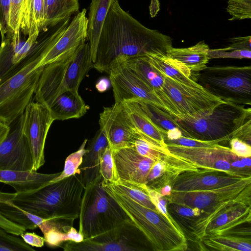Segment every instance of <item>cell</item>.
<instances>
[{
    "instance_id": "47",
    "label": "cell",
    "mask_w": 251,
    "mask_h": 251,
    "mask_svg": "<svg viewBox=\"0 0 251 251\" xmlns=\"http://www.w3.org/2000/svg\"><path fill=\"white\" fill-rule=\"evenodd\" d=\"M230 150L236 155L241 157L251 156V145L242 140L234 138L230 141Z\"/></svg>"
},
{
    "instance_id": "39",
    "label": "cell",
    "mask_w": 251,
    "mask_h": 251,
    "mask_svg": "<svg viewBox=\"0 0 251 251\" xmlns=\"http://www.w3.org/2000/svg\"><path fill=\"white\" fill-rule=\"evenodd\" d=\"M100 173L105 181L110 183H115L120 178L109 146L105 149L100 157Z\"/></svg>"
},
{
    "instance_id": "36",
    "label": "cell",
    "mask_w": 251,
    "mask_h": 251,
    "mask_svg": "<svg viewBox=\"0 0 251 251\" xmlns=\"http://www.w3.org/2000/svg\"><path fill=\"white\" fill-rule=\"evenodd\" d=\"M111 183L116 188L137 202L148 208L159 212L143 188V184L125 180L120 178L115 183Z\"/></svg>"
},
{
    "instance_id": "18",
    "label": "cell",
    "mask_w": 251,
    "mask_h": 251,
    "mask_svg": "<svg viewBox=\"0 0 251 251\" xmlns=\"http://www.w3.org/2000/svg\"><path fill=\"white\" fill-rule=\"evenodd\" d=\"M244 178L245 177L236 176L225 171L200 169L180 173L170 185L172 192L206 191L233 184Z\"/></svg>"
},
{
    "instance_id": "15",
    "label": "cell",
    "mask_w": 251,
    "mask_h": 251,
    "mask_svg": "<svg viewBox=\"0 0 251 251\" xmlns=\"http://www.w3.org/2000/svg\"><path fill=\"white\" fill-rule=\"evenodd\" d=\"M166 145L171 153L194 163L200 169L225 171L240 177L232 167L234 163L240 157L232 152L228 147L220 144L212 147Z\"/></svg>"
},
{
    "instance_id": "43",
    "label": "cell",
    "mask_w": 251,
    "mask_h": 251,
    "mask_svg": "<svg viewBox=\"0 0 251 251\" xmlns=\"http://www.w3.org/2000/svg\"><path fill=\"white\" fill-rule=\"evenodd\" d=\"M24 0H10L8 33L21 30V18Z\"/></svg>"
},
{
    "instance_id": "49",
    "label": "cell",
    "mask_w": 251,
    "mask_h": 251,
    "mask_svg": "<svg viewBox=\"0 0 251 251\" xmlns=\"http://www.w3.org/2000/svg\"><path fill=\"white\" fill-rule=\"evenodd\" d=\"M20 236L25 243L31 247L41 248L44 245V237L38 235L35 232L25 231Z\"/></svg>"
},
{
    "instance_id": "53",
    "label": "cell",
    "mask_w": 251,
    "mask_h": 251,
    "mask_svg": "<svg viewBox=\"0 0 251 251\" xmlns=\"http://www.w3.org/2000/svg\"><path fill=\"white\" fill-rule=\"evenodd\" d=\"M1 1V0H0V7Z\"/></svg>"
},
{
    "instance_id": "17",
    "label": "cell",
    "mask_w": 251,
    "mask_h": 251,
    "mask_svg": "<svg viewBox=\"0 0 251 251\" xmlns=\"http://www.w3.org/2000/svg\"><path fill=\"white\" fill-rule=\"evenodd\" d=\"M21 30L6 35L0 46V84L18 72L30 59L39 34L21 38Z\"/></svg>"
},
{
    "instance_id": "51",
    "label": "cell",
    "mask_w": 251,
    "mask_h": 251,
    "mask_svg": "<svg viewBox=\"0 0 251 251\" xmlns=\"http://www.w3.org/2000/svg\"><path fill=\"white\" fill-rule=\"evenodd\" d=\"M109 87V81L107 79L102 78L100 79L96 85V89L100 92L106 91Z\"/></svg>"
},
{
    "instance_id": "45",
    "label": "cell",
    "mask_w": 251,
    "mask_h": 251,
    "mask_svg": "<svg viewBox=\"0 0 251 251\" xmlns=\"http://www.w3.org/2000/svg\"><path fill=\"white\" fill-rule=\"evenodd\" d=\"M165 143L166 145H175L187 147H212L219 144L214 142L198 140L184 136L174 140H165Z\"/></svg>"
},
{
    "instance_id": "16",
    "label": "cell",
    "mask_w": 251,
    "mask_h": 251,
    "mask_svg": "<svg viewBox=\"0 0 251 251\" xmlns=\"http://www.w3.org/2000/svg\"><path fill=\"white\" fill-rule=\"evenodd\" d=\"M23 114L10 125V131L0 144V170L33 172L32 156L23 130Z\"/></svg>"
},
{
    "instance_id": "38",
    "label": "cell",
    "mask_w": 251,
    "mask_h": 251,
    "mask_svg": "<svg viewBox=\"0 0 251 251\" xmlns=\"http://www.w3.org/2000/svg\"><path fill=\"white\" fill-rule=\"evenodd\" d=\"M32 251L35 250L19 236L9 233L0 227V251Z\"/></svg>"
},
{
    "instance_id": "27",
    "label": "cell",
    "mask_w": 251,
    "mask_h": 251,
    "mask_svg": "<svg viewBox=\"0 0 251 251\" xmlns=\"http://www.w3.org/2000/svg\"><path fill=\"white\" fill-rule=\"evenodd\" d=\"M109 146L104 133L100 129L87 148L83 161L79 169L82 173L85 186L92 182L100 173V157L105 149Z\"/></svg>"
},
{
    "instance_id": "42",
    "label": "cell",
    "mask_w": 251,
    "mask_h": 251,
    "mask_svg": "<svg viewBox=\"0 0 251 251\" xmlns=\"http://www.w3.org/2000/svg\"><path fill=\"white\" fill-rule=\"evenodd\" d=\"M208 54L209 59L226 58L250 59L251 57V50H241L228 44V46L225 48L209 49Z\"/></svg>"
},
{
    "instance_id": "41",
    "label": "cell",
    "mask_w": 251,
    "mask_h": 251,
    "mask_svg": "<svg viewBox=\"0 0 251 251\" xmlns=\"http://www.w3.org/2000/svg\"><path fill=\"white\" fill-rule=\"evenodd\" d=\"M143 187L158 211L163 215L179 231H183L179 225L167 211V205L168 201L167 197L162 196L157 191L149 187L146 184H143Z\"/></svg>"
},
{
    "instance_id": "32",
    "label": "cell",
    "mask_w": 251,
    "mask_h": 251,
    "mask_svg": "<svg viewBox=\"0 0 251 251\" xmlns=\"http://www.w3.org/2000/svg\"><path fill=\"white\" fill-rule=\"evenodd\" d=\"M12 193L0 192V213L6 219L26 229H35L45 219L28 213L16 206Z\"/></svg>"
},
{
    "instance_id": "22",
    "label": "cell",
    "mask_w": 251,
    "mask_h": 251,
    "mask_svg": "<svg viewBox=\"0 0 251 251\" xmlns=\"http://www.w3.org/2000/svg\"><path fill=\"white\" fill-rule=\"evenodd\" d=\"M75 220L66 218L45 219L38 227L44 235L45 243L50 247H60L68 241L80 242L83 235L73 226Z\"/></svg>"
},
{
    "instance_id": "3",
    "label": "cell",
    "mask_w": 251,
    "mask_h": 251,
    "mask_svg": "<svg viewBox=\"0 0 251 251\" xmlns=\"http://www.w3.org/2000/svg\"><path fill=\"white\" fill-rule=\"evenodd\" d=\"M189 138L219 144L237 138L251 145V109L225 101L206 116L176 120Z\"/></svg>"
},
{
    "instance_id": "2",
    "label": "cell",
    "mask_w": 251,
    "mask_h": 251,
    "mask_svg": "<svg viewBox=\"0 0 251 251\" xmlns=\"http://www.w3.org/2000/svg\"><path fill=\"white\" fill-rule=\"evenodd\" d=\"M85 187L78 169L74 175L37 190L12 193V201L21 209L42 218L75 220L79 217Z\"/></svg>"
},
{
    "instance_id": "33",
    "label": "cell",
    "mask_w": 251,
    "mask_h": 251,
    "mask_svg": "<svg viewBox=\"0 0 251 251\" xmlns=\"http://www.w3.org/2000/svg\"><path fill=\"white\" fill-rule=\"evenodd\" d=\"M136 128L143 134L156 141L164 148L165 135L151 120L138 103L133 100L122 102Z\"/></svg>"
},
{
    "instance_id": "4",
    "label": "cell",
    "mask_w": 251,
    "mask_h": 251,
    "mask_svg": "<svg viewBox=\"0 0 251 251\" xmlns=\"http://www.w3.org/2000/svg\"><path fill=\"white\" fill-rule=\"evenodd\" d=\"M102 186L156 251H184L188 248L183 231L176 228L161 213L148 208L103 179Z\"/></svg>"
},
{
    "instance_id": "24",
    "label": "cell",
    "mask_w": 251,
    "mask_h": 251,
    "mask_svg": "<svg viewBox=\"0 0 251 251\" xmlns=\"http://www.w3.org/2000/svg\"><path fill=\"white\" fill-rule=\"evenodd\" d=\"M93 66L90 45L85 42L75 51L68 65L64 79V91H78L81 81Z\"/></svg>"
},
{
    "instance_id": "28",
    "label": "cell",
    "mask_w": 251,
    "mask_h": 251,
    "mask_svg": "<svg viewBox=\"0 0 251 251\" xmlns=\"http://www.w3.org/2000/svg\"><path fill=\"white\" fill-rule=\"evenodd\" d=\"M129 100H133L138 103L152 122L165 134V140H174L181 136L189 137L175 118L167 112L141 99Z\"/></svg>"
},
{
    "instance_id": "35",
    "label": "cell",
    "mask_w": 251,
    "mask_h": 251,
    "mask_svg": "<svg viewBox=\"0 0 251 251\" xmlns=\"http://www.w3.org/2000/svg\"><path fill=\"white\" fill-rule=\"evenodd\" d=\"M207 246L221 251H251L250 237L229 235H213L204 237L202 240Z\"/></svg>"
},
{
    "instance_id": "25",
    "label": "cell",
    "mask_w": 251,
    "mask_h": 251,
    "mask_svg": "<svg viewBox=\"0 0 251 251\" xmlns=\"http://www.w3.org/2000/svg\"><path fill=\"white\" fill-rule=\"evenodd\" d=\"M87 105L78 91L67 90L60 94L49 108L54 120L79 118L87 111Z\"/></svg>"
},
{
    "instance_id": "11",
    "label": "cell",
    "mask_w": 251,
    "mask_h": 251,
    "mask_svg": "<svg viewBox=\"0 0 251 251\" xmlns=\"http://www.w3.org/2000/svg\"><path fill=\"white\" fill-rule=\"evenodd\" d=\"M251 176L233 184L213 190L186 192H172L166 197L168 203L198 208L203 214L230 200L241 201L251 205Z\"/></svg>"
},
{
    "instance_id": "9",
    "label": "cell",
    "mask_w": 251,
    "mask_h": 251,
    "mask_svg": "<svg viewBox=\"0 0 251 251\" xmlns=\"http://www.w3.org/2000/svg\"><path fill=\"white\" fill-rule=\"evenodd\" d=\"M251 221V205L241 201L230 200L203 214L189 227L196 239L202 241L205 237L223 235Z\"/></svg>"
},
{
    "instance_id": "10",
    "label": "cell",
    "mask_w": 251,
    "mask_h": 251,
    "mask_svg": "<svg viewBox=\"0 0 251 251\" xmlns=\"http://www.w3.org/2000/svg\"><path fill=\"white\" fill-rule=\"evenodd\" d=\"M141 231L128 219L120 225L80 242L68 241L60 246L65 251H144Z\"/></svg>"
},
{
    "instance_id": "20",
    "label": "cell",
    "mask_w": 251,
    "mask_h": 251,
    "mask_svg": "<svg viewBox=\"0 0 251 251\" xmlns=\"http://www.w3.org/2000/svg\"><path fill=\"white\" fill-rule=\"evenodd\" d=\"M111 151L120 179L146 184L148 174L155 161L139 154L134 147Z\"/></svg>"
},
{
    "instance_id": "8",
    "label": "cell",
    "mask_w": 251,
    "mask_h": 251,
    "mask_svg": "<svg viewBox=\"0 0 251 251\" xmlns=\"http://www.w3.org/2000/svg\"><path fill=\"white\" fill-rule=\"evenodd\" d=\"M164 88L182 115V120H193L210 115L216 106L225 102L197 82L182 83L165 75Z\"/></svg>"
},
{
    "instance_id": "1",
    "label": "cell",
    "mask_w": 251,
    "mask_h": 251,
    "mask_svg": "<svg viewBox=\"0 0 251 251\" xmlns=\"http://www.w3.org/2000/svg\"><path fill=\"white\" fill-rule=\"evenodd\" d=\"M172 47L169 35L145 26L114 0L102 26L93 67L109 74L130 58L167 54Z\"/></svg>"
},
{
    "instance_id": "50",
    "label": "cell",
    "mask_w": 251,
    "mask_h": 251,
    "mask_svg": "<svg viewBox=\"0 0 251 251\" xmlns=\"http://www.w3.org/2000/svg\"><path fill=\"white\" fill-rule=\"evenodd\" d=\"M10 130V126L0 119V144L5 139Z\"/></svg>"
},
{
    "instance_id": "6",
    "label": "cell",
    "mask_w": 251,
    "mask_h": 251,
    "mask_svg": "<svg viewBox=\"0 0 251 251\" xmlns=\"http://www.w3.org/2000/svg\"><path fill=\"white\" fill-rule=\"evenodd\" d=\"M42 57L36 43L28 62L0 84V119L9 125L23 113L31 101L44 67L39 66Z\"/></svg>"
},
{
    "instance_id": "52",
    "label": "cell",
    "mask_w": 251,
    "mask_h": 251,
    "mask_svg": "<svg viewBox=\"0 0 251 251\" xmlns=\"http://www.w3.org/2000/svg\"><path fill=\"white\" fill-rule=\"evenodd\" d=\"M163 196L168 197L170 196L172 192V188L170 184H166L163 186L158 191Z\"/></svg>"
},
{
    "instance_id": "31",
    "label": "cell",
    "mask_w": 251,
    "mask_h": 251,
    "mask_svg": "<svg viewBox=\"0 0 251 251\" xmlns=\"http://www.w3.org/2000/svg\"><path fill=\"white\" fill-rule=\"evenodd\" d=\"M146 56L151 64L165 75L182 83L196 82L192 79L190 70L183 63L170 57L168 54H149Z\"/></svg>"
},
{
    "instance_id": "19",
    "label": "cell",
    "mask_w": 251,
    "mask_h": 251,
    "mask_svg": "<svg viewBox=\"0 0 251 251\" xmlns=\"http://www.w3.org/2000/svg\"><path fill=\"white\" fill-rule=\"evenodd\" d=\"M75 51L68 53L44 67L34 94L36 101L49 108L54 100L64 91L65 74Z\"/></svg>"
},
{
    "instance_id": "40",
    "label": "cell",
    "mask_w": 251,
    "mask_h": 251,
    "mask_svg": "<svg viewBox=\"0 0 251 251\" xmlns=\"http://www.w3.org/2000/svg\"><path fill=\"white\" fill-rule=\"evenodd\" d=\"M226 11L231 17L229 21L250 19L251 18V0H228Z\"/></svg>"
},
{
    "instance_id": "12",
    "label": "cell",
    "mask_w": 251,
    "mask_h": 251,
    "mask_svg": "<svg viewBox=\"0 0 251 251\" xmlns=\"http://www.w3.org/2000/svg\"><path fill=\"white\" fill-rule=\"evenodd\" d=\"M53 121L49 108L37 101H31L23 112V130L32 156L33 172L45 163V142Z\"/></svg>"
},
{
    "instance_id": "7",
    "label": "cell",
    "mask_w": 251,
    "mask_h": 251,
    "mask_svg": "<svg viewBox=\"0 0 251 251\" xmlns=\"http://www.w3.org/2000/svg\"><path fill=\"white\" fill-rule=\"evenodd\" d=\"M192 78L221 100L251 104V67L212 66L192 74Z\"/></svg>"
},
{
    "instance_id": "46",
    "label": "cell",
    "mask_w": 251,
    "mask_h": 251,
    "mask_svg": "<svg viewBox=\"0 0 251 251\" xmlns=\"http://www.w3.org/2000/svg\"><path fill=\"white\" fill-rule=\"evenodd\" d=\"M9 5L10 0H1L0 7V33L1 40L5 38L9 31Z\"/></svg>"
},
{
    "instance_id": "23",
    "label": "cell",
    "mask_w": 251,
    "mask_h": 251,
    "mask_svg": "<svg viewBox=\"0 0 251 251\" xmlns=\"http://www.w3.org/2000/svg\"><path fill=\"white\" fill-rule=\"evenodd\" d=\"M60 173L46 174L37 172L0 170V182L12 187L16 193H24L46 186Z\"/></svg>"
},
{
    "instance_id": "37",
    "label": "cell",
    "mask_w": 251,
    "mask_h": 251,
    "mask_svg": "<svg viewBox=\"0 0 251 251\" xmlns=\"http://www.w3.org/2000/svg\"><path fill=\"white\" fill-rule=\"evenodd\" d=\"M87 142V140L85 139L78 150L66 158L63 171L59 176L51 180L50 183L57 182L76 173L82 163L84 155L88 151L85 148Z\"/></svg>"
},
{
    "instance_id": "48",
    "label": "cell",
    "mask_w": 251,
    "mask_h": 251,
    "mask_svg": "<svg viewBox=\"0 0 251 251\" xmlns=\"http://www.w3.org/2000/svg\"><path fill=\"white\" fill-rule=\"evenodd\" d=\"M0 227L9 233L17 236H20L26 230L23 226L10 221L4 217L0 213Z\"/></svg>"
},
{
    "instance_id": "5",
    "label": "cell",
    "mask_w": 251,
    "mask_h": 251,
    "mask_svg": "<svg viewBox=\"0 0 251 251\" xmlns=\"http://www.w3.org/2000/svg\"><path fill=\"white\" fill-rule=\"evenodd\" d=\"M100 175L85 186L79 214V230L84 239L95 237L128 218L102 186Z\"/></svg>"
},
{
    "instance_id": "13",
    "label": "cell",
    "mask_w": 251,
    "mask_h": 251,
    "mask_svg": "<svg viewBox=\"0 0 251 251\" xmlns=\"http://www.w3.org/2000/svg\"><path fill=\"white\" fill-rule=\"evenodd\" d=\"M109 74L115 103L139 99L169 113L153 89L124 63L113 68Z\"/></svg>"
},
{
    "instance_id": "29",
    "label": "cell",
    "mask_w": 251,
    "mask_h": 251,
    "mask_svg": "<svg viewBox=\"0 0 251 251\" xmlns=\"http://www.w3.org/2000/svg\"><path fill=\"white\" fill-rule=\"evenodd\" d=\"M209 46L204 40L199 42L193 46L176 48L172 47L168 51L170 57L183 63L195 74L203 70L209 61Z\"/></svg>"
},
{
    "instance_id": "14",
    "label": "cell",
    "mask_w": 251,
    "mask_h": 251,
    "mask_svg": "<svg viewBox=\"0 0 251 251\" xmlns=\"http://www.w3.org/2000/svg\"><path fill=\"white\" fill-rule=\"evenodd\" d=\"M99 125L111 150L133 147L137 129L122 102L104 107Z\"/></svg>"
},
{
    "instance_id": "34",
    "label": "cell",
    "mask_w": 251,
    "mask_h": 251,
    "mask_svg": "<svg viewBox=\"0 0 251 251\" xmlns=\"http://www.w3.org/2000/svg\"><path fill=\"white\" fill-rule=\"evenodd\" d=\"M44 1L46 16L45 30L79 11L78 0H44Z\"/></svg>"
},
{
    "instance_id": "21",
    "label": "cell",
    "mask_w": 251,
    "mask_h": 251,
    "mask_svg": "<svg viewBox=\"0 0 251 251\" xmlns=\"http://www.w3.org/2000/svg\"><path fill=\"white\" fill-rule=\"evenodd\" d=\"M151 86L176 120L183 117L164 88L165 75L153 66L146 55L133 57L124 63Z\"/></svg>"
},
{
    "instance_id": "26",
    "label": "cell",
    "mask_w": 251,
    "mask_h": 251,
    "mask_svg": "<svg viewBox=\"0 0 251 251\" xmlns=\"http://www.w3.org/2000/svg\"><path fill=\"white\" fill-rule=\"evenodd\" d=\"M114 0H92L87 23L86 40L90 45L91 57L95 62L97 47L102 26Z\"/></svg>"
},
{
    "instance_id": "44",
    "label": "cell",
    "mask_w": 251,
    "mask_h": 251,
    "mask_svg": "<svg viewBox=\"0 0 251 251\" xmlns=\"http://www.w3.org/2000/svg\"><path fill=\"white\" fill-rule=\"evenodd\" d=\"M169 204L170 209L174 213L185 220L192 221V224L203 214L202 211L198 208L176 203Z\"/></svg>"
},
{
    "instance_id": "30",
    "label": "cell",
    "mask_w": 251,
    "mask_h": 251,
    "mask_svg": "<svg viewBox=\"0 0 251 251\" xmlns=\"http://www.w3.org/2000/svg\"><path fill=\"white\" fill-rule=\"evenodd\" d=\"M46 20L44 0H23L21 30L25 35L45 30Z\"/></svg>"
}]
</instances>
